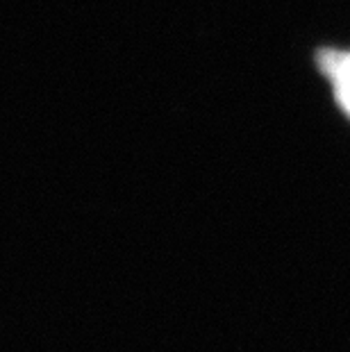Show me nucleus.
Returning a JSON list of instances; mask_svg holds the SVG:
<instances>
[{
  "mask_svg": "<svg viewBox=\"0 0 350 352\" xmlns=\"http://www.w3.org/2000/svg\"><path fill=\"white\" fill-rule=\"evenodd\" d=\"M318 69L330 80L334 98L350 116V50L325 48L316 57Z\"/></svg>",
  "mask_w": 350,
  "mask_h": 352,
  "instance_id": "obj_1",
  "label": "nucleus"
}]
</instances>
